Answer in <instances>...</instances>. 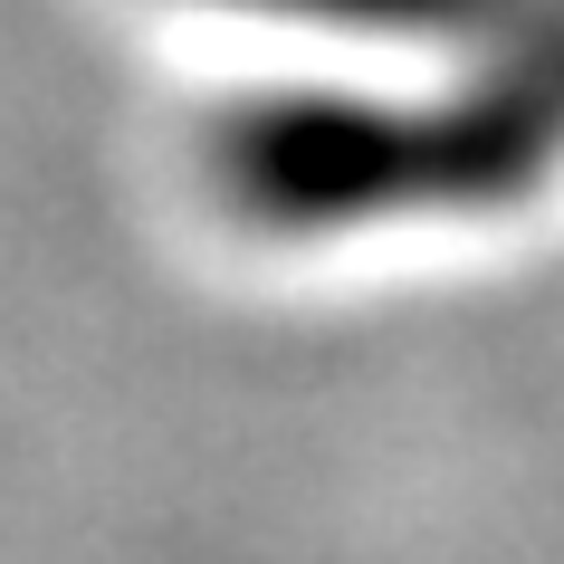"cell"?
<instances>
[{
	"label": "cell",
	"mask_w": 564,
	"mask_h": 564,
	"mask_svg": "<svg viewBox=\"0 0 564 564\" xmlns=\"http://www.w3.org/2000/svg\"><path fill=\"white\" fill-rule=\"evenodd\" d=\"M449 39H488L507 67H535L564 96V0H459Z\"/></svg>",
	"instance_id": "obj_2"
},
{
	"label": "cell",
	"mask_w": 564,
	"mask_h": 564,
	"mask_svg": "<svg viewBox=\"0 0 564 564\" xmlns=\"http://www.w3.org/2000/svg\"><path fill=\"white\" fill-rule=\"evenodd\" d=\"M564 96L507 67L459 96H268L210 134V173L239 220L345 230L392 210H507L555 173Z\"/></svg>",
	"instance_id": "obj_1"
}]
</instances>
